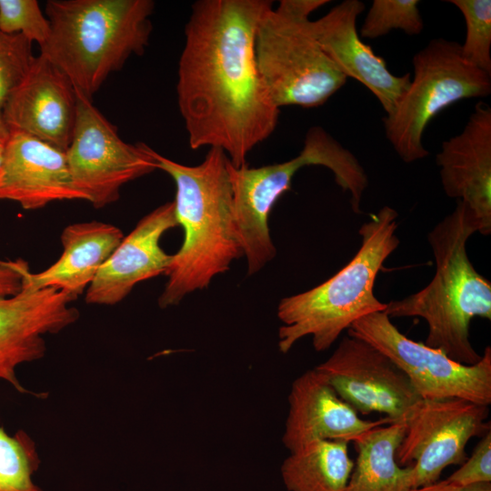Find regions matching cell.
Wrapping results in <instances>:
<instances>
[{
  "instance_id": "32",
  "label": "cell",
  "mask_w": 491,
  "mask_h": 491,
  "mask_svg": "<svg viewBox=\"0 0 491 491\" xmlns=\"http://www.w3.org/2000/svg\"><path fill=\"white\" fill-rule=\"evenodd\" d=\"M2 35V33L0 32V35Z\"/></svg>"
},
{
  "instance_id": "24",
  "label": "cell",
  "mask_w": 491,
  "mask_h": 491,
  "mask_svg": "<svg viewBox=\"0 0 491 491\" xmlns=\"http://www.w3.org/2000/svg\"><path fill=\"white\" fill-rule=\"evenodd\" d=\"M466 23L461 55L471 65L491 76V1L451 0Z\"/></svg>"
},
{
  "instance_id": "1",
  "label": "cell",
  "mask_w": 491,
  "mask_h": 491,
  "mask_svg": "<svg viewBox=\"0 0 491 491\" xmlns=\"http://www.w3.org/2000/svg\"><path fill=\"white\" fill-rule=\"evenodd\" d=\"M271 7L268 0H199L185 28L176 94L189 145L219 148L235 167L278 123L255 58L256 30Z\"/></svg>"
},
{
  "instance_id": "22",
  "label": "cell",
  "mask_w": 491,
  "mask_h": 491,
  "mask_svg": "<svg viewBox=\"0 0 491 491\" xmlns=\"http://www.w3.org/2000/svg\"><path fill=\"white\" fill-rule=\"evenodd\" d=\"M344 440L307 443L284 460L283 482L288 491H346L354 461Z\"/></svg>"
},
{
  "instance_id": "14",
  "label": "cell",
  "mask_w": 491,
  "mask_h": 491,
  "mask_svg": "<svg viewBox=\"0 0 491 491\" xmlns=\"http://www.w3.org/2000/svg\"><path fill=\"white\" fill-rule=\"evenodd\" d=\"M75 114L76 92L72 83L39 54L11 94L4 120L9 133L28 135L65 152Z\"/></svg>"
},
{
  "instance_id": "28",
  "label": "cell",
  "mask_w": 491,
  "mask_h": 491,
  "mask_svg": "<svg viewBox=\"0 0 491 491\" xmlns=\"http://www.w3.org/2000/svg\"><path fill=\"white\" fill-rule=\"evenodd\" d=\"M446 480L460 486L491 483V430L481 436L470 457Z\"/></svg>"
},
{
  "instance_id": "2",
  "label": "cell",
  "mask_w": 491,
  "mask_h": 491,
  "mask_svg": "<svg viewBox=\"0 0 491 491\" xmlns=\"http://www.w3.org/2000/svg\"><path fill=\"white\" fill-rule=\"evenodd\" d=\"M157 169L175 184V215L184 240L166 274L158 298L161 308L178 305L188 294L206 288L244 256L238 235L229 175V159L219 148H209L196 165H185L151 149Z\"/></svg>"
},
{
  "instance_id": "11",
  "label": "cell",
  "mask_w": 491,
  "mask_h": 491,
  "mask_svg": "<svg viewBox=\"0 0 491 491\" xmlns=\"http://www.w3.org/2000/svg\"><path fill=\"white\" fill-rule=\"evenodd\" d=\"M489 406L457 397L420 398L405 417L396 452L400 466H411L412 488L437 482L444 469L467 458L469 440L490 431Z\"/></svg>"
},
{
  "instance_id": "26",
  "label": "cell",
  "mask_w": 491,
  "mask_h": 491,
  "mask_svg": "<svg viewBox=\"0 0 491 491\" xmlns=\"http://www.w3.org/2000/svg\"><path fill=\"white\" fill-rule=\"evenodd\" d=\"M34 55L32 42L21 34L0 35V142L5 143L10 133L4 120L5 105L27 72Z\"/></svg>"
},
{
  "instance_id": "6",
  "label": "cell",
  "mask_w": 491,
  "mask_h": 491,
  "mask_svg": "<svg viewBox=\"0 0 491 491\" xmlns=\"http://www.w3.org/2000/svg\"><path fill=\"white\" fill-rule=\"evenodd\" d=\"M306 165L328 168L336 183L350 194L355 213L368 185L367 175L357 158L321 126L307 131L299 155L288 161L249 167L229 163L236 228L247 262V274H256L276 255L268 226L270 212L291 188L295 174Z\"/></svg>"
},
{
  "instance_id": "16",
  "label": "cell",
  "mask_w": 491,
  "mask_h": 491,
  "mask_svg": "<svg viewBox=\"0 0 491 491\" xmlns=\"http://www.w3.org/2000/svg\"><path fill=\"white\" fill-rule=\"evenodd\" d=\"M364 10L363 2L345 0L319 19L310 20L308 26L336 68L346 78L365 85L389 115L406 93L411 74L393 75L386 62L363 42L356 30V19Z\"/></svg>"
},
{
  "instance_id": "13",
  "label": "cell",
  "mask_w": 491,
  "mask_h": 491,
  "mask_svg": "<svg viewBox=\"0 0 491 491\" xmlns=\"http://www.w3.org/2000/svg\"><path fill=\"white\" fill-rule=\"evenodd\" d=\"M74 300L52 287H22L15 296L0 297V381L27 393L16 369L44 356L45 335L56 334L78 319V310L71 306Z\"/></svg>"
},
{
  "instance_id": "10",
  "label": "cell",
  "mask_w": 491,
  "mask_h": 491,
  "mask_svg": "<svg viewBox=\"0 0 491 491\" xmlns=\"http://www.w3.org/2000/svg\"><path fill=\"white\" fill-rule=\"evenodd\" d=\"M151 149L142 142H125L92 100L76 92L75 127L65 155L75 187L95 208L115 202L125 184L157 169Z\"/></svg>"
},
{
  "instance_id": "29",
  "label": "cell",
  "mask_w": 491,
  "mask_h": 491,
  "mask_svg": "<svg viewBox=\"0 0 491 491\" xmlns=\"http://www.w3.org/2000/svg\"><path fill=\"white\" fill-rule=\"evenodd\" d=\"M27 269L29 266L25 260H0V297L12 296L21 291Z\"/></svg>"
},
{
  "instance_id": "5",
  "label": "cell",
  "mask_w": 491,
  "mask_h": 491,
  "mask_svg": "<svg viewBox=\"0 0 491 491\" xmlns=\"http://www.w3.org/2000/svg\"><path fill=\"white\" fill-rule=\"evenodd\" d=\"M397 217V212L387 205L370 215L359 228L358 251L343 268L322 284L280 301L281 353L286 354L309 336L316 351L327 350L353 323L386 310V303L376 298L374 286L384 263L399 246Z\"/></svg>"
},
{
  "instance_id": "12",
  "label": "cell",
  "mask_w": 491,
  "mask_h": 491,
  "mask_svg": "<svg viewBox=\"0 0 491 491\" xmlns=\"http://www.w3.org/2000/svg\"><path fill=\"white\" fill-rule=\"evenodd\" d=\"M315 368L362 415L377 412L393 422L405 421L408 410L421 398L388 356L356 336H344L333 354Z\"/></svg>"
},
{
  "instance_id": "21",
  "label": "cell",
  "mask_w": 491,
  "mask_h": 491,
  "mask_svg": "<svg viewBox=\"0 0 491 491\" xmlns=\"http://www.w3.org/2000/svg\"><path fill=\"white\" fill-rule=\"evenodd\" d=\"M405 421L371 428L351 439L357 453L346 491H410L411 466H400L396 452Z\"/></svg>"
},
{
  "instance_id": "23",
  "label": "cell",
  "mask_w": 491,
  "mask_h": 491,
  "mask_svg": "<svg viewBox=\"0 0 491 491\" xmlns=\"http://www.w3.org/2000/svg\"><path fill=\"white\" fill-rule=\"evenodd\" d=\"M39 466L35 444L26 432L9 435L0 426V491H43L33 481Z\"/></svg>"
},
{
  "instance_id": "9",
  "label": "cell",
  "mask_w": 491,
  "mask_h": 491,
  "mask_svg": "<svg viewBox=\"0 0 491 491\" xmlns=\"http://www.w3.org/2000/svg\"><path fill=\"white\" fill-rule=\"evenodd\" d=\"M347 335L365 340L388 356L421 398L457 397L491 404L490 346L485 348L478 363L463 365L402 334L385 312L358 319L347 329Z\"/></svg>"
},
{
  "instance_id": "18",
  "label": "cell",
  "mask_w": 491,
  "mask_h": 491,
  "mask_svg": "<svg viewBox=\"0 0 491 491\" xmlns=\"http://www.w3.org/2000/svg\"><path fill=\"white\" fill-rule=\"evenodd\" d=\"M0 200L35 210L56 201L85 198L73 182L65 151L12 132L5 144Z\"/></svg>"
},
{
  "instance_id": "3",
  "label": "cell",
  "mask_w": 491,
  "mask_h": 491,
  "mask_svg": "<svg viewBox=\"0 0 491 491\" xmlns=\"http://www.w3.org/2000/svg\"><path fill=\"white\" fill-rule=\"evenodd\" d=\"M475 233L464 204L456 200L453 212L427 235L436 263L432 280L418 292L386 303L384 311L390 319H424V344L463 365H475L482 357L470 342L472 319H491V282L476 270L466 252L467 240Z\"/></svg>"
},
{
  "instance_id": "30",
  "label": "cell",
  "mask_w": 491,
  "mask_h": 491,
  "mask_svg": "<svg viewBox=\"0 0 491 491\" xmlns=\"http://www.w3.org/2000/svg\"><path fill=\"white\" fill-rule=\"evenodd\" d=\"M410 491H491V483L460 486L444 479L428 486L412 488Z\"/></svg>"
},
{
  "instance_id": "8",
  "label": "cell",
  "mask_w": 491,
  "mask_h": 491,
  "mask_svg": "<svg viewBox=\"0 0 491 491\" xmlns=\"http://www.w3.org/2000/svg\"><path fill=\"white\" fill-rule=\"evenodd\" d=\"M414 76L392 113L383 118L386 137L405 163L426 157L423 135L429 122L454 103L485 97L491 76L468 64L461 44L434 38L414 55Z\"/></svg>"
},
{
  "instance_id": "20",
  "label": "cell",
  "mask_w": 491,
  "mask_h": 491,
  "mask_svg": "<svg viewBox=\"0 0 491 491\" xmlns=\"http://www.w3.org/2000/svg\"><path fill=\"white\" fill-rule=\"evenodd\" d=\"M124 238L117 226L98 221L74 223L61 234L63 252L46 269L24 273L22 287H52L75 300L86 291L101 266Z\"/></svg>"
},
{
  "instance_id": "19",
  "label": "cell",
  "mask_w": 491,
  "mask_h": 491,
  "mask_svg": "<svg viewBox=\"0 0 491 491\" xmlns=\"http://www.w3.org/2000/svg\"><path fill=\"white\" fill-rule=\"evenodd\" d=\"M393 423L388 417L362 419L345 402L316 368L309 369L292 383L288 414L282 436L289 452L316 440H344L371 428Z\"/></svg>"
},
{
  "instance_id": "17",
  "label": "cell",
  "mask_w": 491,
  "mask_h": 491,
  "mask_svg": "<svg viewBox=\"0 0 491 491\" xmlns=\"http://www.w3.org/2000/svg\"><path fill=\"white\" fill-rule=\"evenodd\" d=\"M175 203L167 202L145 215L101 266L85 291V302L112 306L138 283L167 274L173 260L160 246L163 235L177 226Z\"/></svg>"
},
{
  "instance_id": "31",
  "label": "cell",
  "mask_w": 491,
  "mask_h": 491,
  "mask_svg": "<svg viewBox=\"0 0 491 491\" xmlns=\"http://www.w3.org/2000/svg\"><path fill=\"white\" fill-rule=\"evenodd\" d=\"M5 144L0 142V176L3 169L4 165V158H5Z\"/></svg>"
},
{
  "instance_id": "15",
  "label": "cell",
  "mask_w": 491,
  "mask_h": 491,
  "mask_svg": "<svg viewBox=\"0 0 491 491\" xmlns=\"http://www.w3.org/2000/svg\"><path fill=\"white\" fill-rule=\"evenodd\" d=\"M446 195L461 201L477 233H491V107L478 102L436 155Z\"/></svg>"
},
{
  "instance_id": "7",
  "label": "cell",
  "mask_w": 491,
  "mask_h": 491,
  "mask_svg": "<svg viewBox=\"0 0 491 491\" xmlns=\"http://www.w3.org/2000/svg\"><path fill=\"white\" fill-rule=\"evenodd\" d=\"M309 21L282 0L265 13L256 27V67L278 108L320 106L346 83L312 35Z\"/></svg>"
},
{
  "instance_id": "27",
  "label": "cell",
  "mask_w": 491,
  "mask_h": 491,
  "mask_svg": "<svg viewBox=\"0 0 491 491\" xmlns=\"http://www.w3.org/2000/svg\"><path fill=\"white\" fill-rule=\"evenodd\" d=\"M0 32L21 34L41 47L50 36L51 25L36 0H0Z\"/></svg>"
},
{
  "instance_id": "25",
  "label": "cell",
  "mask_w": 491,
  "mask_h": 491,
  "mask_svg": "<svg viewBox=\"0 0 491 491\" xmlns=\"http://www.w3.org/2000/svg\"><path fill=\"white\" fill-rule=\"evenodd\" d=\"M417 0H374L360 28V37L376 39L392 30L420 35L424 21Z\"/></svg>"
},
{
  "instance_id": "4",
  "label": "cell",
  "mask_w": 491,
  "mask_h": 491,
  "mask_svg": "<svg viewBox=\"0 0 491 491\" xmlns=\"http://www.w3.org/2000/svg\"><path fill=\"white\" fill-rule=\"evenodd\" d=\"M154 7L151 0H48L51 34L40 54L92 100L112 73L144 54Z\"/></svg>"
}]
</instances>
